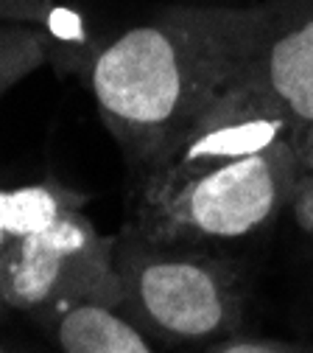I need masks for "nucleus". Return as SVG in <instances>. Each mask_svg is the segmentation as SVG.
<instances>
[{"mask_svg":"<svg viewBox=\"0 0 313 353\" xmlns=\"http://www.w3.org/2000/svg\"><path fill=\"white\" fill-rule=\"evenodd\" d=\"M81 205H87V196L59 183H34L12 191L0 188V228L12 241L25 239L48 230Z\"/></svg>","mask_w":313,"mask_h":353,"instance_id":"6e6552de","label":"nucleus"},{"mask_svg":"<svg viewBox=\"0 0 313 353\" xmlns=\"http://www.w3.org/2000/svg\"><path fill=\"white\" fill-rule=\"evenodd\" d=\"M204 353H310L299 345H288L280 339H263V336H227L207 345Z\"/></svg>","mask_w":313,"mask_h":353,"instance_id":"f8f14e48","label":"nucleus"},{"mask_svg":"<svg viewBox=\"0 0 313 353\" xmlns=\"http://www.w3.org/2000/svg\"><path fill=\"white\" fill-rule=\"evenodd\" d=\"M62 353H157L126 314L101 303H76L51 314Z\"/></svg>","mask_w":313,"mask_h":353,"instance_id":"0eeeda50","label":"nucleus"},{"mask_svg":"<svg viewBox=\"0 0 313 353\" xmlns=\"http://www.w3.org/2000/svg\"><path fill=\"white\" fill-rule=\"evenodd\" d=\"M123 286L118 312L149 339L165 345H213L238 334L246 289L238 263L210 247L165 244L123 225L115 236Z\"/></svg>","mask_w":313,"mask_h":353,"instance_id":"f03ea898","label":"nucleus"},{"mask_svg":"<svg viewBox=\"0 0 313 353\" xmlns=\"http://www.w3.org/2000/svg\"><path fill=\"white\" fill-rule=\"evenodd\" d=\"M3 300L9 312L56 314L76 303L118 308L123 300L115 267V236L98 233L81 208L48 230L14 239L6 252Z\"/></svg>","mask_w":313,"mask_h":353,"instance_id":"20e7f679","label":"nucleus"},{"mask_svg":"<svg viewBox=\"0 0 313 353\" xmlns=\"http://www.w3.org/2000/svg\"><path fill=\"white\" fill-rule=\"evenodd\" d=\"M268 17L272 3L171 6L96 48L81 76L134 180L238 81Z\"/></svg>","mask_w":313,"mask_h":353,"instance_id":"f257e3e1","label":"nucleus"},{"mask_svg":"<svg viewBox=\"0 0 313 353\" xmlns=\"http://www.w3.org/2000/svg\"><path fill=\"white\" fill-rule=\"evenodd\" d=\"M51 39L42 28L0 23V96L51 62Z\"/></svg>","mask_w":313,"mask_h":353,"instance_id":"1a4fd4ad","label":"nucleus"},{"mask_svg":"<svg viewBox=\"0 0 313 353\" xmlns=\"http://www.w3.org/2000/svg\"><path fill=\"white\" fill-rule=\"evenodd\" d=\"M233 87L283 112L302 141L313 135V0L272 3L260 46Z\"/></svg>","mask_w":313,"mask_h":353,"instance_id":"423d86ee","label":"nucleus"},{"mask_svg":"<svg viewBox=\"0 0 313 353\" xmlns=\"http://www.w3.org/2000/svg\"><path fill=\"white\" fill-rule=\"evenodd\" d=\"M283 141H299L294 123L272 104L255 99L241 87H230L221 101L179 141L140 180H134L129 208L149 205L182 188L193 176L260 154Z\"/></svg>","mask_w":313,"mask_h":353,"instance_id":"39448f33","label":"nucleus"},{"mask_svg":"<svg viewBox=\"0 0 313 353\" xmlns=\"http://www.w3.org/2000/svg\"><path fill=\"white\" fill-rule=\"evenodd\" d=\"M288 208H294L299 228L313 239V135L302 146L296 188H294V196H291V205Z\"/></svg>","mask_w":313,"mask_h":353,"instance_id":"9d476101","label":"nucleus"},{"mask_svg":"<svg viewBox=\"0 0 313 353\" xmlns=\"http://www.w3.org/2000/svg\"><path fill=\"white\" fill-rule=\"evenodd\" d=\"M0 353H9V350H6V347H3V345H0Z\"/></svg>","mask_w":313,"mask_h":353,"instance_id":"4468645a","label":"nucleus"},{"mask_svg":"<svg viewBox=\"0 0 313 353\" xmlns=\"http://www.w3.org/2000/svg\"><path fill=\"white\" fill-rule=\"evenodd\" d=\"M9 244H12V239L3 233V228H0V312H9L6 300H3V278H6V252H9Z\"/></svg>","mask_w":313,"mask_h":353,"instance_id":"ddd939ff","label":"nucleus"},{"mask_svg":"<svg viewBox=\"0 0 313 353\" xmlns=\"http://www.w3.org/2000/svg\"><path fill=\"white\" fill-rule=\"evenodd\" d=\"M302 146L283 141L204 171L157 202L129 208L126 228L154 241L210 250L249 239L291 205Z\"/></svg>","mask_w":313,"mask_h":353,"instance_id":"7ed1b4c3","label":"nucleus"},{"mask_svg":"<svg viewBox=\"0 0 313 353\" xmlns=\"http://www.w3.org/2000/svg\"><path fill=\"white\" fill-rule=\"evenodd\" d=\"M56 6V0H0V23L42 28Z\"/></svg>","mask_w":313,"mask_h":353,"instance_id":"9b49d317","label":"nucleus"}]
</instances>
